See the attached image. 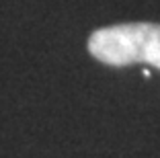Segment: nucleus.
<instances>
[{
  "label": "nucleus",
  "instance_id": "f257e3e1",
  "mask_svg": "<svg viewBox=\"0 0 160 158\" xmlns=\"http://www.w3.org/2000/svg\"><path fill=\"white\" fill-rule=\"evenodd\" d=\"M88 51L109 66L142 62L160 70V25L123 23L99 29L88 39Z\"/></svg>",
  "mask_w": 160,
  "mask_h": 158
}]
</instances>
